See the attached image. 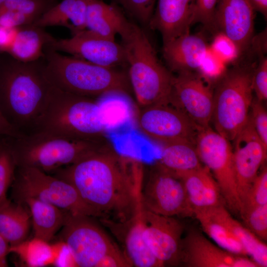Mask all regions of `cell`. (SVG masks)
<instances>
[{
	"label": "cell",
	"mask_w": 267,
	"mask_h": 267,
	"mask_svg": "<svg viewBox=\"0 0 267 267\" xmlns=\"http://www.w3.org/2000/svg\"><path fill=\"white\" fill-rule=\"evenodd\" d=\"M117 1L139 22L148 26L157 0H117Z\"/></svg>",
	"instance_id": "39"
},
{
	"label": "cell",
	"mask_w": 267,
	"mask_h": 267,
	"mask_svg": "<svg viewBox=\"0 0 267 267\" xmlns=\"http://www.w3.org/2000/svg\"><path fill=\"white\" fill-rule=\"evenodd\" d=\"M98 267H131L120 249L106 255Z\"/></svg>",
	"instance_id": "44"
},
{
	"label": "cell",
	"mask_w": 267,
	"mask_h": 267,
	"mask_svg": "<svg viewBox=\"0 0 267 267\" xmlns=\"http://www.w3.org/2000/svg\"><path fill=\"white\" fill-rule=\"evenodd\" d=\"M120 36L129 80L138 104L143 108L169 103L174 76L160 61L145 31L129 22Z\"/></svg>",
	"instance_id": "3"
},
{
	"label": "cell",
	"mask_w": 267,
	"mask_h": 267,
	"mask_svg": "<svg viewBox=\"0 0 267 267\" xmlns=\"http://www.w3.org/2000/svg\"><path fill=\"white\" fill-rule=\"evenodd\" d=\"M195 145L201 162L217 181L224 204L232 212L239 213L241 203L230 141L209 126L199 129Z\"/></svg>",
	"instance_id": "9"
},
{
	"label": "cell",
	"mask_w": 267,
	"mask_h": 267,
	"mask_svg": "<svg viewBox=\"0 0 267 267\" xmlns=\"http://www.w3.org/2000/svg\"><path fill=\"white\" fill-rule=\"evenodd\" d=\"M9 244L0 235V267H8L6 257L9 253Z\"/></svg>",
	"instance_id": "47"
},
{
	"label": "cell",
	"mask_w": 267,
	"mask_h": 267,
	"mask_svg": "<svg viewBox=\"0 0 267 267\" xmlns=\"http://www.w3.org/2000/svg\"><path fill=\"white\" fill-rule=\"evenodd\" d=\"M10 139L17 167L47 174L76 163L106 143L104 139H80L42 133Z\"/></svg>",
	"instance_id": "7"
},
{
	"label": "cell",
	"mask_w": 267,
	"mask_h": 267,
	"mask_svg": "<svg viewBox=\"0 0 267 267\" xmlns=\"http://www.w3.org/2000/svg\"><path fill=\"white\" fill-rule=\"evenodd\" d=\"M5 0H0V4H1L3 1H4Z\"/></svg>",
	"instance_id": "49"
},
{
	"label": "cell",
	"mask_w": 267,
	"mask_h": 267,
	"mask_svg": "<svg viewBox=\"0 0 267 267\" xmlns=\"http://www.w3.org/2000/svg\"><path fill=\"white\" fill-rule=\"evenodd\" d=\"M267 204V168L259 171L249 191L241 202L240 211L246 208Z\"/></svg>",
	"instance_id": "37"
},
{
	"label": "cell",
	"mask_w": 267,
	"mask_h": 267,
	"mask_svg": "<svg viewBox=\"0 0 267 267\" xmlns=\"http://www.w3.org/2000/svg\"><path fill=\"white\" fill-rule=\"evenodd\" d=\"M52 6L47 0H5L0 4V11L20 12L36 20Z\"/></svg>",
	"instance_id": "38"
},
{
	"label": "cell",
	"mask_w": 267,
	"mask_h": 267,
	"mask_svg": "<svg viewBox=\"0 0 267 267\" xmlns=\"http://www.w3.org/2000/svg\"><path fill=\"white\" fill-rule=\"evenodd\" d=\"M141 202L145 209L157 214L193 217L182 181L159 162L151 168L146 182L142 185Z\"/></svg>",
	"instance_id": "11"
},
{
	"label": "cell",
	"mask_w": 267,
	"mask_h": 267,
	"mask_svg": "<svg viewBox=\"0 0 267 267\" xmlns=\"http://www.w3.org/2000/svg\"><path fill=\"white\" fill-rule=\"evenodd\" d=\"M18 136L20 134L6 120L0 109V137Z\"/></svg>",
	"instance_id": "46"
},
{
	"label": "cell",
	"mask_w": 267,
	"mask_h": 267,
	"mask_svg": "<svg viewBox=\"0 0 267 267\" xmlns=\"http://www.w3.org/2000/svg\"><path fill=\"white\" fill-rule=\"evenodd\" d=\"M255 10L249 0H219L214 15L216 33L222 32L237 45L241 57L254 37Z\"/></svg>",
	"instance_id": "18"
},
{
	"label": "cell",
	"mask_w": 267,
	"mask_h": 267,
	"mask_svg": "<svg viewBox=\"0 0 267 267\" xmlns=\"http://www.w3.org/2000/svg\"><path fill=\"white\" fill-rule=\"evenodd\" d=\"M36 19L23 13L10 10L0 11V27L15 28L33 24Z\"/></svg>",
	"instance_id": "43"
},
{
	"label": "cell",
	"mask_w": 267,
	"mask_h": 267,
	"mask_svg": "<svg viewBox=\"0 0 267 267\" xmlns=\"http://www.w3.org/2000/svg\"><path fill=\"white\" fill-rule=\"evenodd\" d=\"M47 243L35 237L29 242L24 241L18 245L10 246L9 253L20 255L29 266H46L56 262L64 246L63 242L55 246H49Z\"/></svg>",
	"instance_id": "32"
},
{
	"label": "cell",
	"mask_w": 267,
	"mask_h": 267,
	"mask_svg": "<svg viewBox=\"0 0 267 267\" xmlns=\"http://www.w3.org/2000/svg\"><path fill=\"white\" fill-rule=\"evenodd\" d=\"M175 174L182 181L193 209L224 204L217 181L204 165L194 170Z\"/></svg>",
	"instance_id": "22"
},
{
	"label": "cell",
	"mask_w": 267,
	"mask_h": 267,
	"mask_svg": "<svg viewBox=\"0 0 267 267\" xmlns=\"http://www.w3.org/2000/svg\"><path fill=\"white\" fill-rule=\"evenodd\" d=\"M30 227V215L21 204L8 200L0 206V235L10 246L25 241Z\"/></svg>",
	"instance_id": "29"
},
{
	"label": "cell",
	"mask_w": 267,
	"mask_h": 267,
	"mask_svg": "<svg viewBox=\"0 0 267 267\" xmlns=\"http://www.w3.org/2000/svg\"><path fill=\"white\" fill-rule=\"evenodd\" d=\"M10 138L0 137V206L8 200L7 191L14 181L17 167Z\"/></svg>",
	"instance_id": "33"
},
{
	"label": "cell",
	"mask_w": 267,
	"mask_h": 267,
	"mask_svg": "<svg viewBox=\"0 0 267 267\" xmlns=\"http://www.w3.org/2000/svg\"><path fill=\"white\" fill-rule=\"evenodd\" d=\"M226 70V64L209 46L196 72L212 86L217 83Z\"/></svg>",
	"instance_id": "35"
},
{
	"label": "cell",
	"mask_w": 267,
	"mask_h": 267,
	"mask_svg": "<svg viewBox=\"0 0 267 267\" xmlns=\"http://www.w3.org/2000/svg\"><path fill=\"white\" fill-rule=\"evenodd\" d=\"M90 217L66 214L61 237L73 266L98 267L106 255L120 250Z\"/></svg>",
	"instance_id": "10"
},
{
	"label": "cell",
	"mask_w": 267,
	"mask_h": 267,
	"mask_svg": "<svg viewBox=\"0 0 267 267\" xmlns=\"http://www.w3.org/2000/svg\"><path fill=\"white\" fill-rule=\"evenodd\" d=\"M254 9L267 17V0H249Z\"/></svg>",
	"instance_id": "48"
},
{
	"label": "cell",
	"mask_w": 267,
	"mask_h": 267,
	"mask_svg": "<svg viewBox=\"0 0 267 267\" xmlns=\"http://www.w3.org/2000/svg\"><path fill=\"white\" fill-rule=\"evenodd\" d=\"M250 116L257 135L267 148V112L262 101L253 99Z\"/></svg>",
	"instance_id": "42"
},
{
	"label": "cell",
	"mask_w": 267,
	"mask_h": 267,
	"mask_svg": "<svg viewBox=\"0 0 267 267\" xmlns=\"http://www.w3.org/2000/svg\"><path fill=\"white\" fill-rule=\"evenodd\" d=\"M22 200L31 212L35 237L49 242L63 226L68 212L34 198Z\"/></svg>",
	"instance_id": "27"
},
{
	"label": "cell",
	"mask_w": 267,
	"mask_h": 267,
	"mask_svg": "<svg viewBox=\"0 0 267 267\" xmlns=\"http://www.w3.org/2000/svg\"><path fill=\"white\" fill-rule=\"evenodd\" d=\"M54 173L71 184L100 219L126 222L141 205V162L120 155L107 143Z\"/></svg>",
	"instance_id": "1"
},
{
	"label": "cell",
	"mask_w": 267,
	"mask_h": 267,
	"mask_svg": "<svg viewBox=\"0 0 267 267\" xmlns=\"http://www.w3.org/2000/svg\"><path fill=\"white\" fill-rule=\"evenodd\" d=\"M129 21L116 6L101 0H88L87 29L101 36L115 39L127 27Z\"/></svg>",
	"instance_id": "24"
},
{
	"label": "cell",
	"mask_w": 267,
	"mask_h": 267,
	"mask_svg": "<svg viewBox=\"0 0 267 267\" xmlns=\"http://www.w3.org/2000/svg\"><path fill=\"white\" fill-rule=\"evenodd\" d=\"M44 66V57L0 63V109L20 135L34 132L47 105L52 86Z\"/></svg>",
	"instance_id": "2"
},
{
	"label": "cell",
	"mask_w": 267,
	"mask_h": 267,
	"mask_svg": "<svg viewBox=\"0 0 267 267\" xmlns=\"http://www.w3.org/2000/svg\"><path fill=\"white\" fill-rule=\"evenodd\" d=\"M137 122L146 136L163 144L180 140L195 144L199 129L184 112L170 103L143 108Z\"/></svg>",
	"instance_id": "12"
},
{
	"label": "cell",
	"mask_w": 267,
	"mask_h": 267,
	"mask_svg": "<svg viewBox=\"0 0 267 267\" xmlns=\"http://www.w3.org/2000/svg\"><path fill=\"white\" fill-rule=\"evenodd\" d=\"M159 163L175 174L194 170L202 165L195 144L183 140L164 143Z\"/></svg>",
	"instance_id": "31"
},
{
	"label": "cell",
	"mask_w": 267,
	"mask_h": 267,
	"mask_svg": "<svg viewBox=\"0 0 267 267\" xmlns=\"http://www.w3.org/2000/svg\"><path fill=\"white\" fill-rule=\"evenodd\" d=\"M60 52H66L101 66L115 67L126 63L122 44L98 35L88 29L77 33L70 38L53 40L47 45Z\"/></svg>",
	"instance_id": "14"
},
{
	"label": "cell",
	"mask_w": 267,
	"mask_h": 267,
	"mask_svg": "<svg viewBox=\"0 0 267 267\" xmlns=\"http://www.w3.org/2000/svg\"><path fill=\"white\" fill-rule=\"evenodd\" d=\"M142 211L141 204L135 215L126 222L106 219H100V221L121 242L122 252L131 267H163L145 240Z\"/></svg>",
	"instance_id": "19"
},
{
	"label": "cell",
	"mask_w": 267,
	"mask_h": 267,
	"mask_svg": "<svg viewBox=\"0 0 267 267\" xmlns=\"http://www.w3.org/2000/svg\"><path fill=\"white\" fill-rule=\"evenodd\" d=\"M145 240L163 267L179 266L184 226L174 217L157 214L143 207Z\"/></svg>",
	"instance_id": "15"
},
{
	"label": "cell",
	"mask_w": 267,
	"mask_h": 267,
	"mask_svg": "<svg viewBox=\"0 0 267 267\" xmlns=\"http://www.w3.org/2000/svg\"><path fill=\"white\" fill-rule=\"evenodd\" d=\"M126 95L112 92L97 100L100 119L106 133L121 129L134 119V106Z\"/></svg>",
	"instance_id": "28"
},
{
	"label": "cell",
	"mask_w": 267,
	"mask_h": 267,
	"mask_svg": "<svg viewBox=\"0 0 267 267\" xmlns=\"http://www.w3.org/2000/svg\"><path fill=\"white\" fill-rule=\"evenodd\" d=\"M36 133L90 140H103L106 133L97 100L52 86L47 105L32 134Z\"/></svg>",
	"instance_id": "5"
},
{
	"label": "cell",
	"mask_w": 267,
	"mask_h": 267,
	"mask_svg": "<svg viewBox=\"0 0 267 267\" xmlns=\"http://www.w3.org/2000/svg\"><path fill=\"white\" fill-rule=\"evenodd\" d=\"M195 11V0H157L148 26L160 33L164 44L190 33Z\"/></svg>",
	"instance_id": "20"
},
{
	"label": "cell",
	"mask_w": 267,
	"mask_h": 267,
	"mask_svg": "<svg viewBox=\"0 0 267 267\" xmlns=\"http://www.w3.org/2000/svg\"><path fill=\"white\" fill-rule=\"evenodd\" d=\"M233 141L237 189L241 203L267 159V148L257 135L250 115L247 123Z\"/></svg>",
	"instance_id": "16"
},
{
	"label": "cell",
	"mask_w": 267,
	"mask_h": 267,
	"mask_svg": "<svg viewBox=\"0 0 267 267\" xmlns=\"http://www.w3.org/2000/svg\"><path fill=\"white\" fill-rule=\"evenodd\" d=\"M209 46L202 33H189L163 44L162 54L171 71L196 72Z\"/></svg>",
	"instance_id": "21"
},
{
	"label": "cell",
	"mask_w": 267,
	"mask_h": 267,
	"mask_svg": "<svg viewBox=\"0 0 267 267\" xmlns=\"http://www.w3.org/2000/svg\"><path fill=\"white\" fill-rule=\"evenodd\" d=\"M265 52L259 53L257 63L252 76V89L256 98L261 101L267 99V57Z\"/></svg>",
	"instance_id": "40"
},
{
	"label": "cell",
	"mask_w": 267,
	"mask_h": 267,
	"mask_svg": "<svg viewBox=\"0 0 267 267\" xmlns=\"http://www.w3.org/2000/svg\"><path fill=\"white\" fill-rule=\"evenodd\" d=\"M44 61L47 79L63 91L93 97L112 92L127 94L131 89L128 76L115 67L65 55L48 45L44 50Z\"/></svg>",
	"instance_id": "4"
},
{
	"label": "cell",
	"mask_w": 267,
	"mask_h": 267,
	"mask_svg": "<svg viewBox=\"0 0 267 267\" xmlns=\"http://www.w3.org/2000/svg\"><path fill=\"white\" fill-rule=\"evenodd\" d=\"M215 209L220 218L241 242L248 257L256 262L260 267H267V244L244 225L234 219L224 204L215 206Z\"/></svg>",
	"instance_id": "30"
},
{
	"label": "cell",
	"mask_w": 267,
	"mask_h": 267,
	"mask_svg": "<svg viewBox=\"0 0 267 267\" xmlns=\"http://www.w3.org/2000/svg\"><path fill=\"white\" fill-rule=\"evenodd\" d=\"M170 103L184 112L199 128L210 126L213 90L197 72L183 71L174 76Z\"/></svg>",
	"instance_id": "13"
},
{
	"label": "cell",
	"mask_w": 267,
	"mask_h": 267,
	"mask_svg": "<svg viewBox=\"0 0 267 267\" xmlns=\"http://www.w3.org/2000/svg\"><path fill=\"white\" fill-rule=\"evenodd\" d=\"M257 62H236L217 82L211 121L215 130L233 141L249 118L254 99L252 76Z\"/></svg>",
	"instance_id": "6"
},
{
	"label": "cell",
	"mask_w": 267,
	"mask_h": 267,
	"mask_svg": "<svg viewBox=\"0 0 267 267\" xmlns=\"http://www.w3.org/2000/svg\"><path fill=\"white\" fill-rule=\"evenodd\" d=\"M193 217L216 244L231 253L248 256L245 248L217 214L215 206L194 208Z\"/></svg>",
	"instance_id": "26"
},
{
	"label": "cell",
	"mask_w": 267,
	"mask_h": 267,
	"mask_svg": "<svg viewBox=\"0 0 267 267\" xmlns=\"http://www.w3.org/2000/svg\"><path fill=\"white\" fill-rule=\"evenodd\" d=\"M88 2V0H62L51 6L33 24L43 28L63 26L73 35L87 29Z\"/></svg>",
	"instance_id": "23"
},
{
	"label": "cell",
	"mask_w": 267,
	"mask_h": 267,
	"mask_svg": "<svg viewBox=\"0 0 267 267\" xmlns=\"http://www.w3.org/2000/svg\"><path fill=\"white\" fill-rule=\"evenodd\" d=\"M53 39L44 28L33 24L23 26L18 28L14 40L6 53L21 62H34L44 57L45 46Z\"/></svg>",
	"instance_id": "25"
},
{
	"label": "cell",
	"mask_w": 267,
	"mask_h": 267,
	"mask_svg": "<svg viewBox=\"0 0 267 267\" xmlns=\"http://www.w3.org/2000/svg\"><path fill=\"white\" fill-rule=\"evenodd\" d=\"M195 11L193 24L200 23L214 35L216 33L214 15L219 0H195Z\"/></svg>",
	"instance_id": "41"
},
{
	"label": "cell",
	"mask_w": 267,
	"mask_h": 267,
	"mask_svg": "<svg viewBox=\"0 0 267 267\" xmlns=\"http://www.w3.org/2000/svg\"><path fill=\"white\" fill-rule=\"evenodd\" d=\"M239 214L244 225L264 241L267 239V204L246 208Z\"/></svg>",
	"instance_id": "34"
},
{
	"label": "cell",
	"mask_w": 267,
	"mask_h": 267,
	"mask_svg": "<svg viewBox=\"0 0 267 267\" xmlns=\"http://www.w3.org/2000/svg\"><path fill=\"white\" fill-rule=\"evenodd\" d=\"M15 194L20 199L32 197L51 204L73 215L99 218L68 182L37 169L17 167Z\"/></svg>",
	"instance_id": "8"
},
{
	"label": "cell",
	"mask_w": 267,
	"mask_h": 267,
	"mask_svg": "<svg viewBox=\"0 0 267 267\" xmlns=\"http://www.w3.org/2000/svg\"><path fill=\"white\" fill-rule=\"evenodd\" d=\"M179 266L186 267H260L248 256L228 252L195 230L182 237Z\"/></svg>",
	"instance_id": "17"
},
{
	"label": "cell",
	"mask_w": 267,
	"mask_h": 267,
	"mask_svg": "<svg viewBox=\"0 0 267 267\" xmlns=\"http://www.w3.org/2000/svg\"><path fill=\"white\" fill-rule=\"evenodd\" d=\"M210 49L226 65L235 63L241 57L235 43L222 32H217L210 45Z\"/></svg>",
	"instance_id": "36"
},
{
	"label": "cell",
	"mask_w": 267,
	"mask_h": 267,
	"mask_svg": "<svg viewBox=\"0 0 267 267\" xmlns=\"http://www.w3.org/2000/svg\"><path fill=\"white\" fill-rule=\"evenodd\" d=\"M18 28L9 29L0 27V51L6 52L14 40Z\"/></svg>",
	"instance_id": "45"
}]
</instances>
